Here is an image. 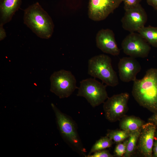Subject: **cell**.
Instances as JSON below:
<instances>
[{"label": "cell", "mask_w": 157, "mask_h": 157, "mask_svg": "<svg viewBox=\"0 0 157 157\" xmlns=\"http://www.w3.org/2000/svg\"><path fill=\"white\" fill-rule=\"evenodd\" d=\"M137 32L150 45L154 47H157V26H144Z\"/></svg>", "instance_id": "16"}, {"label": "cell", "mask_w": 157, "mask_h": 157, "mask_svg": "<svg viewBox=\"0 0 157 157\" xmlns=\"http://www.w3.org/2000/svg\"><path fill=\"white\" fill-rule=\"evenodd\" d=\"M3 26V25L0 24V41L4 39L6 36V32Z\"/></svg>", "instance_id": "24"}, {"label": "cell", "mask_w": 157, "mask_h": 157, "mask_svg": "<svg viewBox=\"0 0 157 157\" xmlns=\"http://www.w3.org/2000/svg\"><path fill=\"white\" fill-rule=\"evenodd\" d=\"M141 128L138 131L131 132L128 138L126 150L124 157H130L134 154L136 149Z\"/></svg>", "instance_id": "17"}, {"label": "cell", "mask_w": 157, "mask_h": 157, "mask_svg": "<svg viewBox=\"0 0 157 157\" xmlns=\"http://www.w3.org/2000/svg\"><path fill=\"white\" fill-rule=\"evenodd\" d=\"M129 98L127 92L115 94L108 97L103 103V110L106 119L111 122L120 120L126 116L128 110Z\"/></svg>", "instance_id": "7"}, {"label": "cell", "mask_w": 157, "mask_h": 157, "mask_svg": "<svg viewBox=\"0 0 157 157\" xmlns=\"http://www.w3.org/2000/svg\"><path fill=\"white\" fill-rule=\"evenodd\" d=\"M78 89L77 96L84 97L93 107L104 103L108 97L106 86L95 79L82 80Z\"/></svg>", "instance_id": "5"}, {"label": "cell", "mask_w": 157, "mask_h": 157, "mask_svg": "<svg viewBox=\"0 0 157 157\" xmlns=\"http://www.w3.org/2000/svg\"><path fill=\"white\" fill-rule=\"evenodd\" d=\"M114 142L106 136L101 138L97 140L91 149L88 155H90L97 151L109 148Z\"/></svg>", "instance_id": "19"}, {"label": "cell", "mask_w": 157, "mask_h": 157, "mask_svg": "<svg viewBox=\"0 0 157 157\" xmlns=\"http://www.w3.org/2000/svg\"><path fill=\"white\" fill-rule=\"evenodd\" d=\"M147 4L157 11V0H146Z\"/></svg>", "instance_id": "26"}, {"label": "cell", "mask_w": 157, "mask_h": 157, "mask_svg": "<svg viewBox=\"0 0 157 157\" xmlns=\"http://www.w3.org/2000/svg\"><path fill=\"white\" fill-rule=\"evenodd\" d=\"M142 0H123L125 10L134 8L139 4Z\"/></svg>", "instance_id": "22"}, {"label": "cell", "mask_w": 157, "mask_h": 157, "mask_svg": "<svg viewBox=\"0 0 157 157\" xmlns=\"http://www.w3.org/2000/svg\"><path fill=\"white\" fill-rule=\"evenodd\" d=\"M157 126L153 123L148 122L141 127L136 149L143 156L152 157L153 147Z\"/></svg>", "instance_id": "11"}, {"label": "cell", "mask_w": 157, "mask_h": 157, "mask_svg": "<svg viewBox=\"0 0 157 157\" xmlns=\"http://www.w3.org/2000/svg\"><path fill=\"white\" fill-rule=\"evenodd\" d=\"M24 22L37 36L49 39L53 32V20L38 2L30 5L24 10Z\"/></svg>", "instance_id": "2"}, {"label": "cell", "mask_w": 157, "mask_h": 157, "mask_svg": "<svg viewBox=\"0 0 157 157\" xmlns=\"http://www.w3.org/2000/svg\"><path fill=\"white\" fill-rule=\"evenodd\" d=\"M148 122L153 123L157 126V112L154 113L148 119Z\"/></svg>", "instance_id": "25"}, {"label": "cell", "mask_w": 157, "mask_h": 157, "mask_svg": "<svg viewBox=\"0 0 157 157\" xmlns=\"http://www.w3.org/2000/svg\"><path fill=\"white\" fill-rule=\"evenodd\" d=\"M121 46L124 53L134 58L147 57L149 53L150 45L139 33H130L123 39Z\"/></svg>", "instance_id": "8"}, {"label": "cell", "mask_w": 157, "mask_h": 157, "mask_svg": "<svg viewBox=\"0 0 157 157\" xmlns=\"http://www.w3.org/2000/svg\"><path fill=\"white\" fill-rule=\"evenodd\" d=\"M50 79V91L60 98L68 97L78 88L75 77L70 71L61 69L55 72Z\"/></svg>", "instance_id": "6"}, {"label": "cell", "mask_w": 157, "mask_h": 157, "mask_svg": "<svg viewBox=\"0 0 157 157\" xmlns=\"http://www.w3.org/2000/svg\"><path fill=\"white\" fill-rule=\"evenodd\" d=\"M132 95L138 104L153 113L157 112V69H148L143 78L133 81Z\"/></svg>", "instance_id": "1"}, {"label": "cell", "mask_w": 157, "mask_h": 157, "mask_svg": "<svg viewBox=\"0 0 157 157\" xmlns=\"http://www.w3.org/2000/svg\"><path fill=\"white\" fill-rule=\"evenodd\" d=\"M123 0H89L88 15L92 20L106 19L117 8Z\"/></svg>", "instance_id": "9"}, {"label": "cell", "mask_w": 157, "mask_h": 157, "mask_svg": "<svg viewBox=\"0 0 157 157\" xmlns=\"http://www.w3.org/2000/svg\"><path fill=\"white\" fill-rule=\"evenodd\" d=\"M152 156L157 157V131L155 134V136L153 147Z\"/></svg>", "instance_id": "23"}, {"label": "cell", "mask_w": 157, "mask_h": 157, "mask_svg": "<svg viewBox=\"0 0 157 157\" xmlns=\"http://www.w3.org/2000/svg\"><path fill=\"white\" fill-rule=\"evenodd\" d=\"M128 142V138L123 141L117 143L114 151V155L117 157L123 156L125 154Z\"/></svg>", "instance_id": "20"}, {"label": "cell", "mask_w": 157, "mask_h": 157, "mask_svg": "<svg viewBox=\"0 0 157 157\" xmlns=\"http://www.w3.org/2000/svg\"><path fill=\"white\" fill-rule=\"evenodd\" d=\"M120 121V129L130 132L139 130L145 123L140 118L133 116H125Z\"/></svg>", "instance_id": "15"}, {"label": "cell", "mask_w": 157, "mask_h": 157, "mask_svg": "<svg viewBox=\"0 0 157 157\" xmlns=\"http://www.w3.org/2000/svg\"><path fill=\"white\" fill-rule=\"evenodd\" d=\"M131 132L120 130H108L106 136L112 140L114 142L118 143L128 138Z\"/></svg>", "instance_id": "18"}, {"label": "cell", "mask_w": 157, "mask_h": 157, "mask_svg": "<svg viewBox=\"0 0 157 157\" xmlns=\"http://www.w3.org/2000/svg\"><path fill=\"white\" fill-rule=\"evenodd\" d=\"M97 47L103 52L117 56L120 49L116 41L113 31L109 29H102L97 32L96 37Z\"/></svg>", "instance_id": "12"}, {"label": "cell", "mask_w": 157, "mask_h": 157, "mask_svg": "<svg viewBox=\"0 0 157 157\" xmlns=\"http://www.w3.org/2000/svg\"><path fill=\"white\" fill-rule=\"evenodd\" d=\"M115 156L110 153L107 150L104 149L97 151L92 154L87 155V157H113Z\"/></svg>", "instance_id": "21"}, {"label": "cell", "mask_w": 157, "mask_h": 157, "mask_svg": "<svg viewBox=\"0 0 157 157\" xmlns=\"http://www.w3.org/2000/svg\"><path fill=\"white\" fill-rule=\"evenodd\" d=\"M51 105L55 114L58 128L65 141L80 156L86 157V151L79 136L75 122L71 117L61 111L53 103Z\"/></svg>", "instance_id": "3"}, {"label": "cell", "mask_w": 157, "mask_h": 157, "mask_svg": "<svg viewBox=\"0 0 157 157\" xmlns=\"http://www.w3.org/2000/svg\"><path fill=\"white\" fill-rule=\"evenodd\" d=\"M125 11L121 20L124 29L130 33L138 32L144 26L147 20V16L140 4Z\"/></svg>", "instance_id": "10"}, {"label": "cell", "mask_w": 157, "mask_h": 157, "mask_svg": "<svg viewBox=\"0 0 157 157\" xmlns=\"http://www.w3.org/2000/svg\"><path fill=\"white\" fill-rule=\"evenodd\" d=\"M120 79L124 82L134 81L141 67L135 58L124 57L120 59L118 65Z\"/></svg>", "instance_id": "13"}, {"label": "cell", "mask_w": 157, "mask_h": 157, "mask_svg": "<svg viewBox=\"0 0 157 157\" xmlns=\"http://www.w3.org/2000/svg\"><path fill=\"white\" fill-rule=\"evenodd\" d=\"M88 74L100 79L109 86L115 87L119 83L117 73L112 66L111 59L105 54L96 55L89 60Z\"/></svg>", "instance_id": "4"}, {"label": "cell", "mask_w": 157, "mask_h": 157, "mask_svg": "<svg viewBox=\"0 0 157 157\" xmlns=\"http://www.w3.org/2000/svg\"><path fill=\"white\" fill-rule=\"evenodd\" d=\"M21 2L22 0H0V24L4 25L11 20Z\"/></svg>", "instance_id": "14"}]
</instances>
